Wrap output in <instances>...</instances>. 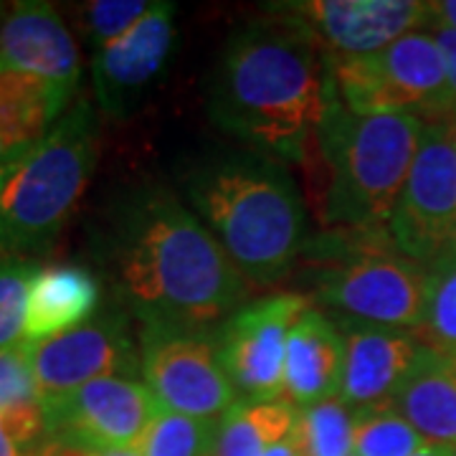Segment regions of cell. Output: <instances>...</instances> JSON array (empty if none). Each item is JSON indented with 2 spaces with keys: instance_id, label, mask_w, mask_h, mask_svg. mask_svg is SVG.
Here are the masks:
<instances>
[{
  "instance_id": "obj_1",
  "label": "cell",
  "mask_w": 456,
  "mask_h": 456,
  "mask_svg": "<svg viewBox=\"0 0 456 456\" xmlns=\"http://www.w3.org/2000/svg\"><path fill=\"white\" fill-rule=\"evenodd\" d=\"M332 97L330 53L297 18L269 5L236 26L213 69L208 114L254 152L302 163Z\"/></svg>"
},
{
  "instance_id": "obj_2",
  "label": "cell",
  "mask_w": 456,
  "mask_h": 456,
  "mask_svg": "<svg viewBox=\"0 0 456 456\" xmlns=\"http://www.w3.org/2000/svg\"><path fill=\"white\" fill-rule=\"evenodd\" d=\"M110 264L142 327L208 330L244 307L248 292L196 211L163 188L137 191L117 213Z\"/></svg>"
},
{
  "instance_id": "obj_3",
  "label": "cell",
  "mask_w": 456,
  "mask_h": 456,
  "mask_svg": "<svg viewBox=\"0 0 456 456\" xmlns=\"http://www.w3.org/2000/svg\"><path fill=\"white\" fill-rule=\"evenodd\" d=\"M191 208L246 281L272 287L307 248V208L281 160L254 150L208 152L180 175Z\"/></svg>"
},
{
  "instance_id": "obj_4",
  "label": "cell",
  "mask_w": 456,
  "mask_h": 456,
  "mask_svg": "<svg viewBox=\"0 0 456 456\" xmlns=\"http://www.w3.org/2000/svg\"><path fill=\"white\" fill-rule=\"evenodd\" d=\"M426 122L406 112H353L332 97L317 132L327 163L325 224L330 228H388L424 137Z\"/></svg>"
},
{
  "instance_id": "obj_5",
  "label": "cell",
  "mask_w": 456,
  "mask_h": 456,
  "mask_svg": "<svg viewBox=\"0 0 456 456\" xmlns=\"http://www.w3.org/2000/svg\"><path fill=\"white\" fill-rule=\"evenodd\" d=\"M310 261L317 302L338 320L362 325L419 330L424 322L428 266L403 256L388 228H332L302 254Z\"/></svg>"
},
{
  "instance_id": "obj_6",
  "label": "cell",
  "mask_w": 456,
  "mask_h": 456,
  "mask_svg": "<svg viewBox=\"0 0 456 456\" xmlns=\"http://www.w3.org/2000/svg\"><path fill=\"white\" fill-rule=\"evenodd\" d=\"M99 158V119L86 97L74 99L44 140L16 165L0 200V248L41 251L61 233L82 200Z\"/></svg>"
},
{
  "instance_id": "obj_7",
  "label": "cell",
  "mask_w": 456,
  "mask_h": 456,
  "mask_svg": "<svg viewBox=\"0 0 456 456\" xmlns=\"http://www.w3.org/2000/svg\"><path fill=\"white\" fill-rule=\"evenodd\" d=\"M338 99L353 112H406L424 122H454L444 53L431 31H413L388 49L330 56Z\"/></svg>"
},
{
  "instance_id": "obj_8",
  "label": "cell",
  "mask_w": 456,
  "mask_h": 456,
  "mask_svg": "<svg viewBox=\"0 0 456 456\" xmlns=\"http://www.w3.org/2000/svg\"><path fill=\"white\" fill-rule=\"evenodd\" d=\"M395 248L434 266L456 241V147L452 122H426L406 185L388 221Z\"/></svg>"
},
{
  "instance_id": "obj_9",
  "label": "cell",
  "mask_w": 456,
  "mask_h": 456,
  "mask_svg": "<svg viewBox=\"0 0 456 456\" xmlns=\"http://www.w3.org/2000/svg\"><path fill=\"white\" fill-rule=\"evenodd\" d=\"M140 358L147 388L167 411L221 421L241 401L206 330L142 327Z\"/></svg>"
},
{
  "instance_id": "obj_10",
  "label": "cell",
  "mask_w": 456,
  "mask_h": 456,
  "mask_svg": "<svg viewBox=\"0 0 456 456\" xmlns=\"http://www.w3.org/2000/svg\"><path fill=\"white\" fill-rule=\"evenodd\" d=\"M307 307L310 299L302 294H272L239 307L221 325L216 340L241 401H281L287 338Z\"/></svg>"
},
{
  "instance_id": "obj_11",
  "label": "cell",
  "mask_w": 456,
  "mask_h": 456,
  "mask_svg": "<svg viewBox=\"0 0 456 456\" xmlns=\"http://www.w3.org/2000/svg\"><path fill=\"white\" fill-rule=\"evenodd\" d=\"M163 411L145 380L110 375L46 408L49 439L110 452H134Z\"/></svg>"
},
{
  "instance_id": "obj_12",
  "label": "cell",
  "mask_w": 456,
  "mask_h": 456,
  "mask_svg": "<svg viewBox=\"0 0 456 456\" xmlns=\"http://www.w3.org/2000/svg\"><path fill=\"white\" fill-rule=\"evenodd\" d=\"M31 368L44 408L110 375L142 373L140 350L119 314H99L51 340L31 342Z\"/></svg>"
},
{
  "instance_id": "obj_13",
  "label": "cell",
  "mask_w": 456,
  "mask_h": 456,
  "mask_svg": "<svg viewBox=\"0 0 456 456\" xmlns=\"http://www.w3.org/2000/svg\"><path fill=\"white\" fill-rule=\"evenodd\" d=\"M272 8L297 18L335 59L370 56L431 23V3L416 0H299Z\"/></svg>"
},
{
  "instance_id": "obj_14",
  "label": "cell",
  "mask_w": 456,
  "mask_h": 456,
  "mask_svg": "<svg viewBox=\"0 0 456 456\" xmlns=\"http://www.w3.org/2000/svg\"><path fill=\"white\" fill-rule=\"evenodd\" d=\"M175 41V5L152 3L147 16L92 56V84L99 110L110 119L130 117L163 77Z\"/></svg>"
},
{
  "instance_id": "obj_15",
  "label": "cell",
  "mask_w": 456,
  "mask_h": 456,
  "mask_svg": "<svg viewBox=\"0 0 456 456\" xmlns=\"http://www.w3.org/2000/svg\"><path fill=\"white\" fill-rule=\"evenodd\" d=\"M0 71H16L53 86L69 102L82 79L74 33L49 3H16L0 20Z\"/></svg>"
},
{
  "instance_id": "obj_16",
  "label": "cell",
  "mask_w": 456,
  "mask_h": 456,
  "mask_svg": "<svg viewBox=\"0 0 456 456\" xmlns=\"http://www.w3.org/2000/svg\"><path fill=\"white\" fill-rule=\"evenodd\" d=\"M345 373L340 398L353 408L393 401L428 345L408 330L340 320Z\"/></svg>"
},
{
  "instance_id": "obj_17",
  "label": "cell",
  "mask_w": 456,
  "mask_h": 456,
  "mask_svg": "<svg viewBox=\"0 0 456 456\" xmlns=\"http://www.w3.org/2000/svg\"><path fill=\"white\" fill-rule=\"evenodd\" d=\"M345 373V338L325 312L307 307L287 338L284 395L294 408H307L338 398Z\"/></svg>"
},
{
  "instance_id": "obj_18",
  "label": "cell",
  "mask_w": 456,
  "mask_h": 456,
  "mask_svg": "<svg viewBox=\"0 0 456 456\" xmlns=\"http://www.w3.org/2000/svg\"><path fill=\"white\" fill-rule=\"evenodd\" d=\"M99 307L97 277L82 266H38L31 279L26 342L59 338L94 317Z\"/></svg>"
},
{
  "instance_id": "obj_19",
  "label": "cell",
  "mask_w": 456,
  "mask_h": 456,
  "mask_svg": "<svg viewBox=\"0 0 456 456\" xmlns=\"http://www.w3.org/2000/svg\"><path fill=\"white\" fill-rule=\"evenodd\" d=\"M428 444L456 446V358L426 350L393 398Z\"/></svg>"
},
{
  "instance_id": "obj_20",
  "label": "cell",
  "mask_w": 456,
  "mask_h": 456,
  "mask_svg": "<svg viewBox=\"0 0 456 456\" xmlns=\"http://www.w3.org/2000/svg\"><path fill=\"white\" fill-rule=\"evenodd\" d=\"M71 107L53 86L16 71H0V132L23 150L36 147Z\"/></svg>"
},
{
  "instance_id": "obj_21",
  "label": "cell",
  "mask_w": 456,
  "mask_h": 456,
  "mask_svg": "<svg viewBox=\"0 0 456 456\" xmlns=\"http://www.w3.org/2000/svg\"><path fill=\"white\" fill-rule=\"evenodd\" d=\"M297 426V408L287 401H239L218 421L211 456H266Z\"/></svg>"
},
{
  "instance_id": "obj_22",
  "label": "cell",
  "mask_w": 456,
  "mask_h": 456,
  "mask_svg": "<svg viewBox=\"0 0 456 456\" xmlns=\"http://www.w3.org/2000/svg\"><path fill=\"white\" fill-rule=\"evenodd\" d=\"M0 419L28 444L49 439L46 408L33 378L31 342L0 350Z\"/></svg>"
},
{
  "instance_id": "obj_23",
  "label": "cell",
  "mask_w": 456,
  "mask_h": 456,
  "mask_svg": "<svg viewBox=\"0 0 456 456\" xmlns=\"http://www.w3.org/2000/svg\"><path fill=\"white\" fill-rule=\"evenodd\" d=\"M294 436L305 456H350L355 452V408L340 395L297 408Z\"/></svg>"
},
{
  "instance_id": "obj_24",
  "label": "cell",
  "mask_w": 456,
  "mask_h": 456,
  "mask_svg": "<svg viewBox=\"0 0 456 456\" xmlns=\"http://www.w3.org/2000/svg\"><path fill=\"white\" fill-rule=\"evenodd\" d=\"M426 444L393 401L355 408V456H413Z\"/></svg>"
},
{
  "instance_id": "obj_25",
  "label": "cell",
  "mask_w": 456,
  "mask_h": 456,
  "mask_svg": "<svg viewBox=\"0 0 456 456\" xmlns=\"http://www.w3.org/2000/svg\"><path fill=\"white\" fill-rule=\"evenodd\" d=\"M216 436L218 421L163 408L134 452L137 456H211Z\"/></svg>"
},
{
  "instance_id": "obj_26",
  "label": "cell",
  "mask_w": 456,
  "mask_h": 456,
  "mask_svg": "<svg viewBox=\"0 0 456 456\" xmlns=\"http://www.w3.org/2000/svg\"><path fill=\"white\" fill-rule=\"evenodd\" d=\"M419 338L431 350L456 358V259H441L428 266V294Z\"/></svg>"
},
{
  "instance_id": "obj_27",
  "label": "cell",
  "mask_w": 456,
  "mask_h": 456,
  "mask_svg": "<svg viewBox=\"0 0 456 456\" xmlns=\"http://www.w3.org/2000/svg\"><path fill=\"white\" fill-rule=\"evenodd\" d=\"M36 264L8 256L0 261V350L26 342L28 292Z\"/></svg>"
},
{
  "instance_id": "obj_28",
  "label": "cell",
  "mask_w": 456,
  "mask_h": 456,
  "mask_svg": "<svg viewBox=\"0 0 456 456\" xmlns=\"http://www.w3.org/2000/svg\"><path fill=\"white\" fill-rule=\"evenodd\" d=\"M152 3L147 0H94L82 8L84 31L94 51L122 38L147 16Z\"/></svg>"
},
{
  "instance_id": "obj_29",
  "label": "cell",
  "mask_w": 456,
  "mask_h": 456,
  "mask_svg": "<svg viewBox=\"0 0 456 456\" xmlns=\"http://www.w3.org/2000/svg\"><path fill=\"white\" fill-rule=\"evenodd\" d=\"M431 33L439 44L444 53V64H446V82H449V99H452V112L456 122V31L444 28V26H431Z\"/></svg>"
},
{
  "instance_id": "obj_30",
  "label": "cell",
  "mask_w": 456,
  "mask_h": 456,
  "mask_svg": "<svg viewBox=\"0 0 456 456\" xmlns=\"http://www.w3.org/2000/svg\"><path fill=\"white\" fill-rule=\"evenodd\" d=\"M38 456H137V452H110V449H94V446L71 444V441L46 439Z\"/></svg>"
},
{
  "instance_id": "obj_31",
  "label": "cell",
  "mask_w": 456,
  "mask_h": 456,
  "mask_svg": "<svg viewBox=\"0 0 456 456\" xmlns=\"http://www.w3.org/2000/svg\"><path fill=\"white\" fill-rule=\"evenodd\" d=\"M46 444V441H44ZM44 444H28L0 419V456H38Z\"/></svg>"
},
{
  "instance_id": "obj_32",
  "label": "cell",
  "mask_w": 456,
  "mask_h": 456,
  "mask_svg": "<svg viewBox=\"0 0 456 456\" xmlns=\"http://www.w3.org/2000/svg\"><path fill=\"white\" fill-rule=\"evenodd\" d=\"M431 26H444L456 31V0L431 3Z\"/></svg>"
},
{
  "instance_id": "obj_33",
  "label": "cell",
  "mask_w": 456,
  "mask_h": 456,
  "mask_svg": "<svg viewBox=\"0 0 456 456\" xmlns=\"http://www.w3.org/2000/svg\"><path fill=\"white\" fill-rule=\"evenodd\" d=\"M33 150V147H31ZM31 150H23V147H18L16 142H11L3 132H0V167L3 165H16L20 163Z\"/></svg>"
},
{
  "instance_id": "obj_34",
  "label": "cell",
  "mask_w": 456,
  "mask_h": 456,
  "mask_svg": "<svg viewBox=\"0 0 456 456\" xmlns=\"http://www.w3.org/2000/svg\"><path fill=\"white\" fill-rule=\"evenodd\" d=\"M266 456H305V452H302V446H299V441H297V436H294L292 431L287 439H281L279 444H274V446L266 452Z\"/></svg>"
},
{
  "instance_id": "obj_35",
  "label": "cell",
  "mask_w": 456,
  "mask_h": 456,
  "mask_svg": "<svg viewBox=\"0 0 456 456\" xmlns=\"http://www.w3.org/2000/svg\"><path fill=\"white\" fill-rule=\"evenodd\" d=\"M413 456H456V446H446V444H426Z\"/></svg>"
},
{
  "instance_id": "obj_36",
  "label": "cell",
  "mask_w": 456,
  "mask_h": 456,
  "mask_svg": "<svg viewBox=\"0 0 456 456\" xmlns=\"http://www.w3.org/2000/svg\"><path fill=\"white\" fill-rule=\"evenodd\" d=\"M16 165H3V167H0V200H3V193H5L8 180H11V175L16 173Z\"/></svg>"
},
{
  "instance_id": "obj_37",
  "label": "cell",
  "mask_w": 456,
  "mask_h": 456,
  "mask_svg": "<svg viewBox=\"0 0 456 456\" xmlns=\"http://www.w3.org/2000/svg\"><path fill=\"white\" fill-rule=\"evenodd\" d=\"M444 259H456V241H454V246H452V248H449V254H446V256H444Z\"/></svg>"
},
{
  "instance_id": "obj_38",
  "label": "cell",
  "mask_w": 456,
  "mask_h": 456,
  "mask_svg": "<svg viewBox=\"0 0 456 456\" xmlns=\"http://www.w3.org/2000/svg\"><path fill=\"white\" fill-rule=\"evenodd\" d=\"M452 137H454V147H456V122H452Z\"/></svg>"
},
{
  "instance_id": "obj_39",
  "label": "cell",
  "mask_w": 456,
  "mask_h": 456,
  "mask_svg": "<svg viewBox=\"0 0 456 456\" xmlns=\"http://www.w3.org/2000/svg\"><path fill=\"white\" fill-rule=\"evenodd\" d=\"M350 456H355V454H350Z\"/></svg>"
}]
</instances>
